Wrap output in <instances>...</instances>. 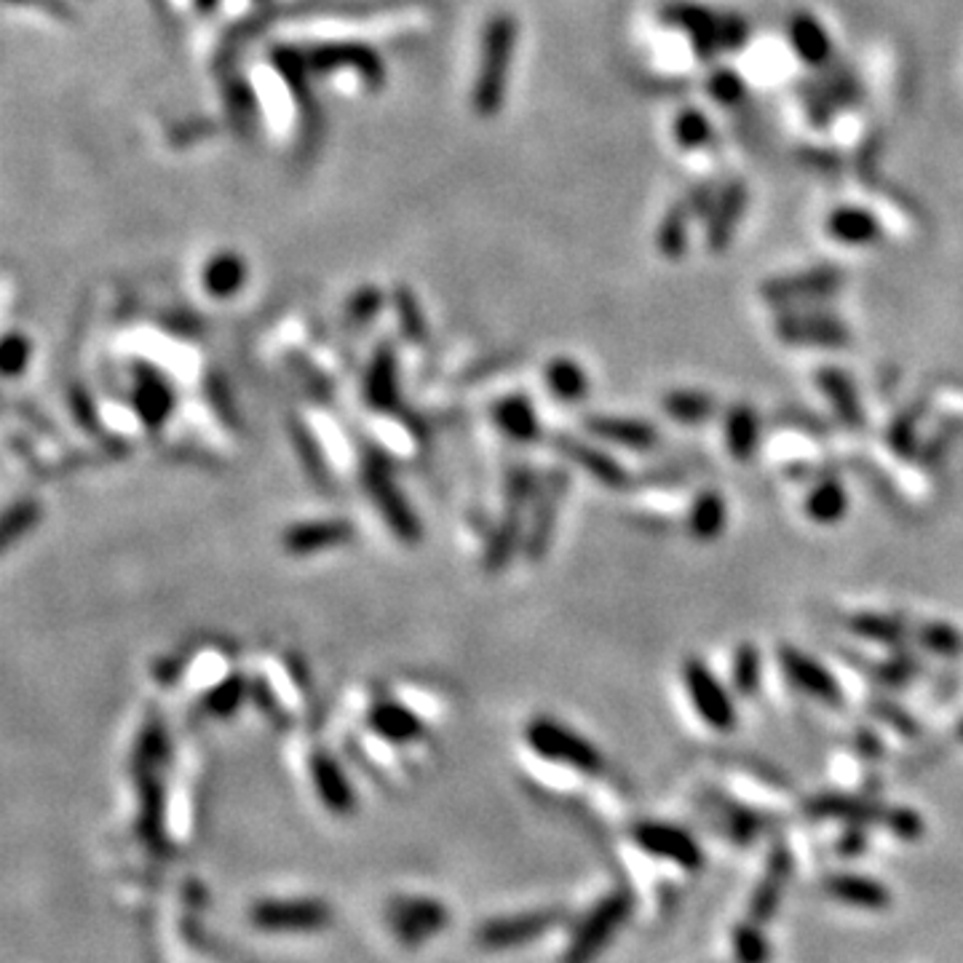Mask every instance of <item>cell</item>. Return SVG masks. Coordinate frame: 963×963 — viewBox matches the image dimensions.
<instances>
[{
    "mask_svg": "<svg viewBox=\"0 0 963 963\" xmlns=\"http://www.w3.org/2000/svg\"><path fill=\"white\" fill-rule=\"evenodd\" d=\"M563 919L557 910H527V913L504 915V919H490L474 932V940L481 950L500 953V950H514L530 945L533 940L544 936Z\"/></svg>",
    "mask_w": 963,
    "mask_h": 963,
    "instance_id": "obj_7",
    "label": "cell"
},
{
    "mask_svg": "<svg viewBox=\"0 0 963 963\" xmlns=\"http://www.w3.org/2000/svg\"><path fill=\"white\" fill-rule=\"evenodd\" d=\"M193 6L201 17H212L220 9V0H193Z\"/></svg>",
    "mask_w": 963,
    "mask_h": 963,
    "instance_id": "obj_46",
    "label": "cell"
},
{
    "mask_svg": "<svg viewBox=\"0 0 963 963\" xmlns=\"http://www.w3.org/2000/svg\"><path fill=\"white\" fill-rule=\"evenodd\" d=\"M369 723L380 736L391 738V742H410V738L424 734V725H420L418 717L410 709L401 707V704H378Z\"/></svg>",
    "mask_w": 963,
    "mask_h": 963,
    "instance_id": "obj_29",
    "label": "cell"
},
{
    "mask_svg": "<svg viewBox=\"0 0 963 963\" xmlns=\"http://www.w3.org/2000/svg\"><path fill=\"white\" fill-rule=\"evenodd\" d=\"M519 22L506 11H498L487 19L481 32L479 72L474 81L471 105L479 118H496L506 100V81H509V64L517 51Z\"/></svg>",
    "mask_w": 963,
    "mask_h": 963,
    "instance_id": "obj_1",
    "label": "cell"
},
{
    "mask_svg": "<svg viewBox=\"0 0 963 963\" xmlns=\"http://www.w3.org/2000/svg\"><path fill=\"white\" fill-rule=\"evenodd\" d=\"M734 685L738 694L755 696L761 688V653L755 645H742L734 658Z\"/></svg>",
    "mask_w": 963,
    "mask_h": 963,
    "instance_id": "obj_36",
    "label": "cell"
},
{
    "mask_svg": "<svg viewBox=\"0 0 963 963\" xmlns=\"http://www.w3.org/2000/svg\"><path fill=\"white\" fill-rule=\"evenodd\" d=\"M683 683L704 723L712 725L715 731H723V734L734 728V696L725 691V685L717 681L715 672H712L707 664H702L698 658H688V662L683 664Z\"/></svg>",
    "mask_w": 963,
    "mask_h": 963,
    "instance_id": "obj_8",
    "label": "cell"
},
{
    "mask_svg": "<svg viewBox=\"0 0 963 963\" xmlns=\"http://www.w3.org/2000/svg\"><path fill=\"white\" fill-rule=\"evenodd\" d=\"M386 923L401 947H420L450 926V910L434 896H397L386 910Z\"/></svg>",
    "mask_w": 963,
    "mask_h": 963,
    "instance_id": "obj_4",
    "label": "cell"
},
{
    "mask_svg": "<svg viewBox=\"0 0 963 963\" xmlns=\"http://www.w3.org/2000/svg\"><path fill=\"white\" fill-rule=\"evenodd\" d=\"M808 811L811 816H835V820H848L856 824L883 822L886 827L894 820V808H881L875 803L848 795H822L808 803Z\"/></svg>",
    "mask_w": 963,
    "mask_h": 963,
    "instance_id": "obj_21",
    "label": "cell"
},
{
    "mask_svg": "<svg viewBox=\"0 0 963 963\" xmlns=\"http://www.w3.org/2000/svg\"><path fill=\"white\" fill-rule=\"evenodd\" d=\"M28 361H30V340L19 332L6 335V340H3V373L9 375V378H17V375L24 373Z\"/></svg>",
    "mask_w": 963,
    "mask_h": 963,
    "instance_id": "obj_41",
    "label": "cell"
},
{
    "mask_svg": "<svg viewBox=\"0 0 963 963\" xmlns=\"http://www.w3.org/2000/svg\"><path fill=\"white\" fill-rule=\"evenodd\" d=\"M203 289L217 300L234 298L236 292H241L244 281H247V262L241 260V255L236 252H217L212 260L203 266L201 274Z\"/></svg>",
    "mask_w": 963,
    "mask_h": 963,
    "instance_id": "obj_22",
    "label": "cell"
},
{
    "mask_svg": "<svg viewBox=\"0 0 963 963\" xmlns=\"http://www.w3.org/2000/svg\"><path fill=\"white\" fill-rule=\"evenodd\" d=\"M367 397L375 405H388L397 397V354L391 346H380L367 373Z\"/></svg>",
    "mask_w": 963,
    "mask_h": 963,
    "instance_id": "obj_30",
    "label": "cell"
},
{
    "mask_svg": "<svg viewBox=\"0 0 963 963\" xmlns=\"http://www.w3.org/2000/svg\"><path fill=\"white\" fill-rule=\"evenodd\" d=\"M383 295L375 287H361L359 292L354 295L351 302H348V319L351 321H367L369 316H375V311L380 308Z\"/></svg>",
    "mask_w": 963,
    "mask_h": 963,
    "instance_id": "obj_44",
    "label": "cell"
},
{
    "mask_svg": "<svg viewBox=\"0 0 963 963\" xmlns=\"http://www.w3.org/2000/svg\"><path fill=\"white\" fill-rule=\"evenodd\" d=\"M717 401L704 391H672L666 394L664 410L681 424H702L715 415Z\"/></svg>",
    "mask_w": 963,
    "mask_h": 963,
    "instance_id": "obj_34",
    "label": "cell"
},
{
    "mask_svg": "<svg viewBox=\"0 0 963 963\" xmlns=\"http://www.w3.org/2000/svg\"><path fill=\"white\" fill-rule=\"evenodd\" d=\"M632 913L629 894H610L586 915L578 932L573 934L570 947L565 953V963H592L603 953L613 934L624 926Z\"/></svg>",
    "mask_w": 963,
    "mask_h": 963,
    "instance_id": "obj_6",
    "label": "cell"
},
{
    "mask_svg": "<svg viewBox=\"0 0 963 963\" xmlns=\"http://www.w3.org/2000/svg\"><path fill=\"white\" fill-rule=\"evenodd\" d=\"M744 207H747V190L744 185H731L728 190H723L717 196L715 203L709 209V226H707V241L712 252H723L734 239V230L742 222Z\"/></svg>",
    "mask_w": 963,
    "mask_h": 963,
    "instance_id": "obj_15",
    "label": "cell"
},
{
    "mask_svg": "<svg viewBox=\"0 0 963 963\" xmlns=\"http://www.w3.org/2000/svg\"><path fill=\"white\" fill-rule=\"evenodd\" d=\"M249 921L270 934H314L332 926V907L325 900H262L249 910Z\"/></svg>",
    "mask_w": 963,
    "mask_h": 963,
    "instance_id": "obj_3",
    "label": "cell"
},
{
    "mask_svg": "<svg viewBox=\"0 0 963 963\" xmlns=\"http://www.w3.org/2000/svg\"><path fill=\"white\" fill-rule=\"evenodd\" d=\"M546 386H549L552 397L563 401H582L589 394V378H586L584 367L573 359L557 356L546 367Z\"/></svg>",
    "mask_w": 963,
    "mask_h": 963,
    "instance_id": "obj_25",
    "label": "cell"
},
{
    "mask_svg": "<svg viewBox=\"0 0 963 963\" xmlns=\"http://www.w3.org/2000/svg\"><path fill=\"white\" fill-rule=\"evenodd\" d=\"M820 386L827 394V399L833 401L837 415H841L843 424L860 426L862 424V410H860V397H856L854 383L846 373L841 369H822L820 373Z\"/></svg>",
    "mask_w": 963,
    "mask_h": 963,
    "instance_id": "obj_26",
    "label": "cell"
},
{
    "mask_svg": "<svg viewBox=\"0 0 963 963\" xmlns=\"http://www.w3.org/2000/svg\"><path fill=\"white\" fill-rule=\"evenodd\" d=\"M496 420L500 431L509 434L517 441H530L538 437V415L525 397H506L498 401Z\"/></svg>",
    "mask_w": 963,
    "mask_h": 963,
    "instance_id": "obj_28",
    "label": "cell"
},
{
    "mask_svg": "<svg viewBox=\"0 0 963 963\" xmlns=\"http://www.w3.org/2000/svg\"><path fill=\"white\" fill-rule=\"evenodd\" d=\"M672 135H675V142L681 145L683 150H698L712 142V121L702 110L688 108L683 110V113H677Z\"/></svg>",
    "mask_w": 963,
    "mask_h": 963,
    "instance_id": "obj_35",
    "label": "cell"
},
{
    "mask_svg": "<svg viewBox=\"0 0 963 963\" xmlns=\"http://www.w3.org/2000/svg\"><path fill=\"white\" fill-rule=\"evenodd\" d=\"M9 3L32 6V9H41L46 14H54L59 19H76V9L70 6V0H9Z\"/></svg>",
    "mask_w": 963,
    "mask_h": 963,
    "instance_id": "obj_45",
    "label": "cell"
},
{
    "mask_svg": "<svg viewBox=\"0 0 963 963\" xmlns=\"http://www.w3.org/2000/svg\"><path fill=\"white\" fill-rule=\"evenodd\" d=\"M351 538V527L346 523H340V519H325V523H306V525H295L292 530L287 533V549L292 552H316V549H327V546L342 544V540Z\"/></svg>",
    "mask_w": 963,
    "mask_h": 963,
    "instance_id": "obj_24",
    "label": "cell"
},
{
    "mask_svg": "<svg viewBox=\"0 0 963 963\" xmlns=\"http://www.w3.org/2000/svg\"><path fill=\"white\" fill-rule=\"evenodd\" d=\"M787 38L790 49L795 51L801 62H806L808 68H822L833 59V38L830 30L824 28L822 19L808 14V11H797L790 17L787 22Z\"/></svg>",
    "mask_w": 963,
    "mask_h": 963,
    "instance_id": "obj_13",
    "label": "cell"
},
{
    "mask_svg": "<svg viewBox=\"0 0 963 963\" xmlns=\"http://www.w3.org/2000/svg\"><path fill=\"white\" fill-rule=\"evenodd\" d=\"M921 637H923V645L936 651V653H955L961 648L959 632H955L953 626H945V624L923 626Z\"/></svg>",
    "mask_w": 963,
    "mask_h": 963,
    "instance_id": "obj_42",
    "label": "cell"
},
{
    "mask_svg": "<svg viewBox=\"0 0 963 963\" xmlns=\"http://www.w3.org/2000/svg\"><path fill=\"white\" fill-rule=\"evenodd\" d=\"M734 953L738 963H765L771 955V947L752 923H744L734 934Z\"/></svg>",
    "mask_w": 963,
    "mask_h": 963,
    "instance_id": "obj_37",
    "label": "cell"
},
{
    "mask_svg": "<svg viewBox=\"0 0 963 963\" xmlns=\"http://www.w3.org/2000/svg\"><path fill=\"white\" fill-rule=\"evenodd\" d=\"M557 445H559V453H563L565 458H570L576 466H582L592 479L603 481V485L608 487L626 485L624 466L618 464L613 455L597 450V447L586 445V441H578L573 437H559Z\"/></svg>",
    "mask_w": 963,
    "mask_h": 963,
    "instance_id": "obj_17",
    "label": "cell"
},
{
    "mask_svg": "<svg viewBox=\"0 0 963 963\" xmlns=\"http://www.w3.org/2000/svg\"><path fill=\"white\" fill-rule=\"evenodd\" d=\"M780 335L790 346H822L843 348L848 342V329L833 314L803 311L784 316L780 321Z\"/></svg>",
    "mask_w": 963,
    "mask_h": 963,
    "instance_id": "obj_10",
    "label": "cell"
},
{
    "mask_svg": "<svg viewBox=\"0 0 963 963\" xmlns=\"http://www.w3.org/2000/svg\"><path fill=\"white\" fill-rule=\"evenodd\" d=\"M140 405L150 420L161 418V415L167 413V405H169V391L163 388V383H158L156 378H150V383H142V401Z\"/></svg>",
    "mask_w": 963,
    "mask_h": 963,
    "instance_id": "obj_43",
    "label": "cell"
},
{
    "mask_svg": "<svg viewBox=\"0 0 963 963\" xmlns=\"http://www.w3.org/2000/svg\"><path fill=\"white\" fill-rule=\"evenodd\" d=\"M255 3H268V0H255Z\"/></svg>",
    "mask_w": 963,
    "mask_h": 963,
    "instance_id": "obj_48",
    "label": "cell"
},
{
    "mask_svg": "<svg viewBox=\"0 0 963 963\" xmlns=\"http://www.w3.org/2000/svg\"><path fill=\"white\" fill-rule=\"evenodd\" d=\"M260 105H257V97L252 91V86L244 81L241 76L230 78L226 83V110L230 116V121H234V127L239 135L249 137L255 129V118L260 113Z\"/></svg>",
    "mask_w": 963,
    "mask_h": 963,
    "instance_id": "obj_32",
    "label": "cell"
},
{
    "mask_svg": "<svg viewBox=\"0 0 963 963\" xmlns=\"http://www.w3.org/2000/svg\"><path fill=\"white\" fill-rule=\"evenodd\" d=\"M527 744L536 755L546 757L552 763L570 765V768L582 771V774H599L603 771V755L595 744H589L582 734L570 731L567 725L552 721V717H538L527 725Z\"/></svg>",
    "mask_w": 963,
    "mask_h": 963,
    "instance_id": "obj_2",
    "label": "cell"
},
{
    "mask_svg": "<svg viewBox=\"0 0 963 963\" xmlns=\"http://www.w3.org/2000/svg\"><path fill=\"white\" fill-rule=\"evenodd\" d=\"M959 734H961V738H963V723L959 725Z\"/></svg>",
    "mask_w": 963,
    "mask_h": 963,
    "instance_id": "obj_47",
    "label": "cell"
},
{
    "mask_svg": "<svg viewBox=\"0 0 963 963\" xmlns=\"http://www.w3.org/2000/svg\"><path fill=\"white\" fill-rule=\"evenodd\" d=\"M709 97L721 105H736L744 97V81L734 70H717L707 83Z\"/></svg>",
    "mask_w": 963,
    "mask_h": 963,
    "instance_id": "obj_40",
    "label": "cell"
},
{
    "mask_svg": "<svg viewBox=\"0 0 963 963\" xmlns=\"http://www.w3.org/2000/svg\"><path fill=\"white\" fill-rule=\"evenodd\" d=\"M827 236L843 247H870L881 239L883 228L881 220L870 209L856 207V203H846V207H837L827 217Z\"/></svg>",
    "mask_w": 963,
    "mask_h": 963,
    "instance_id": "obj_14",
    "label": "cell"
},
{
    "mask_svg": "<svg viewBox=\"0 0 963 963\" xmlns=\"http://www.w3.org/2000/svg\"><path fill=\"white\" fill-rule=\"evenodd\" d=\"M761 439V420L749 405L731 407L725 415V445L736 460H749Z\"/></svg>",
    "mask_w": 963,
    "mask_h": 963,
    "instance_id": "obj_23",
    "label": "cell"
},
{
    "mask_svg": "<svg viewBox=\"0 0 963 963\" xmlns=\"http://www.w3.org/2000/svg\"><path fill=\"white\" fill-rule=\"evenodd\" d=\"M854 632H860L862 637L881 639V643H892V639H900L902 635H905L902 624L894 622V618H886V616H860V618H854Z\"/></svg>",
    "mask_w": 963,
    "mask_h": 963,
    "instance_id": "obj_39",
    "label": "cell"
},
{
    "mask_svg": "<svg viewBox=\"0 0 963 963\" xmlns=\"http://www.w3.org/2000/svg\"><path fill=\"white\" fill-rule=\"evenodd\" d=\"M302 51H306L311 72H321V76H329V72L338 70H351L373 91L383 89V83H386L388 78L386 64H383L378 51L361 41H327L308 46V49Z\"/></svg>",
    "mask_w": 963,
    "mask_h": 963,
    "instance_id": "obj_5",
    "label": "cell"
},
{
    "mask_svg": "<svg viewBox=\"0 0 963 963\" xmlns=\"http://www.w3.org/2000/svg\"><path fill=\"white\" fill-rule=\"evenodd\" d=\"M780 662L787 681L795 683V688H801L803 694L820 698L824 704H841V685L816 658L806 656L803 651L782 648Z\"/></svg>",
    "mask_w": 963,
    "mask_h": 963,
    "instance_id": "obj_11",
    "label": "cell"
},
{
    "mask_svg": "<svg viewBox=\"0 0 963 963\" xmlns=\"http://www.w3.org/2000/svg\"><path fill=\"white\" fill-rule=\"evenodd\" d=\"M827 892L833 894L837 902L851 907L886 910L892 905V892H888L881 881L867 878V875H833V878H827Z\"/></svg>",
    "mask_w": 963,
    "mask_h": 963,
    "instance_id": "obj_18",
    "label": "cell"
},
{
    "mask_svg": "<svg viewBox=\"0 0 963 963\" xmlns=\"http://www.w3.org/2000/svg\"><path fill=\"white\" fill-rule=\"evenodd\" d=\"M843 284V274L837 268H816L806 274L787 276V279L774 281L765 287V295L776 302H820L830 295H835Z\"/></svg>",
    "mask_w": 963,
    "mask_h": 963,
    "instance_id": "obj_12",
    "label": "cell"
},
{
    "mask_svg": "<svg viewBox=\"0 0 963 963\" xmlns=\"http://www.w3.org/2000/svg\"><path fill=\"white\" fill-rule=\"evenodd\" d=\"M394 306H397L401 329L410 338H420L424 335V316H420V306L415 300V295L407 287L394 289Z\"/></svg>",
    "mask_w": 963,
    "mask_h": 963,
    "instance_id": "obj_38",
    "label": "cell"
},
{
    "mask_svg": "<svg viewBox=\"0 0 963 963\" xmlns=\"http://www.w3.org/2000/svg\"><path fill=\"white\" fill-rule=\"evenodd\" d=\"M725 519H728V514H725V500L717 496L715 490L702 493L694 500V506H691V533L698 540H715L723 533Z\"/></svg>",
    "mask_w": 963,
    "mask_h": 963,
    "instance_id": "obj_31",
    "label": "cell"
},
{
    "mask_svg": "<svg viewBox=\"0 0 963 963\" xmlns=\"http://www.w3.org/2000/svg\"><path fill=\"white\" fill-rule=\"evenodd\" d=\"M635 841L643 851H648L656 860L681 864L685 870L702 867L704 856L698 843L685 830L672 827L664 822H643L635 827Z\"/></svg>",
    "mask_w": 963,
    "mask_h": 963,
    "instance_id": "obj_9",
    "label": "cell"
},
{
    "mask_svg": "<svg viewBox=\"0 0 963 963\" xmlns=\"http://www.w3.org/2000/svg\"><path fill=\"white\" fill-rule=\"evenodd\" d=\"M790 875H793V856L784 848H776L774 854H771L768 870H765L761 886H757L755 900H752V921L763 923L776 913Z\"/></svg>",
    "mask_w": 963,
    "mask_h": 963,
    "instance_id": "obj_20",
    "label": "cell"
},
{
    "mask_svg": "<svg viewBox=\"0 0 963 963\" xmlns=\"http://www.w3.org/2000/svg\"><path fill=\"white\" fill-rule=\"evenodd\" d=\"M586 428H589L595 437L610 441V445L629 447V450H651L658 441L656 426L637 418H613V415H603V418L586 420Z\"/></svg>",
    "mask_w": 963,
    "mask_h": 963,
    "instance_id": "obj_16",
    "label": "cell"
},
{
    "mask_svg": "<svg viewBox=\"0 0 963 963\" xmlns=\"http://www.w3.org/2000/svg\"><path fill=\"white\" fill-rule=\"evenodd\" d=\"M846 509H848L846 490H843V485L837 479L820 481L806 498V514L820 525L841 523Z\"/></svg>",
    "mask_w": 963,
    "mask_h": 963,
    "instance_id": "obj_27",
    "label": "cell"
},
{
    "mask_svg": "<svg viewBox=\"0 0 963 963\" xmlns=\"http://www.w3.org/2000/svg\"><path fill=\"white\" fill-rule=\"evenodd\" d=\"M691 217H694V209H691V203H675V207L666 212L662 226H658L656 244H658V249H662V255L669 257V260H681L685 247H688Z\"/></svg>",
    "mask_w": 963,
    "mask_h": 963,
    "instance_id": "obj_33",
    "label": "cell"
},
{
    "mask_svg": "<svg viewBox=\"0 0 963 963\" xmlns=\"http://www.w3.org/2000/svg\"><path fill=\"white\" fill-rule=\"evenodd\" d=\"M311 776L316 784V795H319V801L325 803L332 814L338 816L351 814L356 806V797L351 784H348L346 776H342V771L338 768V763L329 761L327 755L314 757Z\"/></svg>",
    "mask_w": 963,
    "mask_h": 963,
    "instance_id": "obj_19",
    "label": "cell"
}]
</instances>
